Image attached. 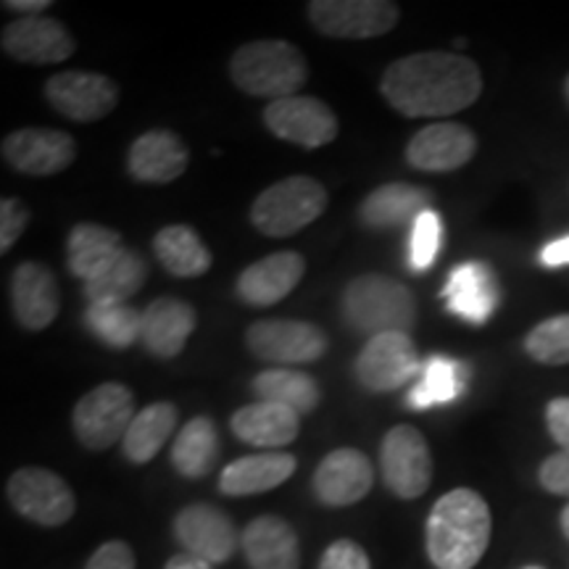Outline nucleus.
Listing matches in <instances>:
<instances>
[{"instance_id":"nucleus-1","label":"nucleus","mask_w":569,"mask_h":569,"mask_svg":"<svg viewBox=\"0 0 569 569\" xmlns=\"http://www.w3.org/2000/svg\"><path fill=\"white\" fill-rule=\"evenodd\" d=\"M380 92L401 117H451L478 101L482 74L478 63L461 53L419 51L390 63Z\"/></svg>"},{"instance_id":"nucleus-2","label":"nucleus","mask_w":569,"mask_h":569,"mask_svg":"<svg viewBox=\"0 0 569 569\" xmlns=\"http://www.w3.org/2000/svg\"><path fill=\"white\" fill-rule=\"evenodd\" d=\"M493 517L478 490H448L430 509L425 528L427 557L438 569H475L486 557Z\"/></svg>"},{"instance_id":"nucleus-3","label":"nucleus","mask_w":569,"mask_h":569,"mask_svg":"<svg viewBox=\"0 0 569 569\" xmlns=\"http://www.w3.org/2000/svg\"><path fill=\"white\" fill-rule=\"evenodd\" d=\"M230 77L234 88L243 90L246 96L282 101L298 96V90L309 80V63L293 42L253 40L232 53Z\"/></svg>"},{"instance_id":"nucleus-4","label":"nucleus","mask_w":569,"mask_h":569,"mask_svg":"<svg viewBox=\"0 0 569 569\" xmlns=\"http://www.w3.org/2000/svg\"><path fill=\"white\" fill-rule=\"evenodd\" d=\"M340 311L353 330L375 338L382 332H409L417 322L415 293L388 274H361L346 284Z\"/></svg>"},{"instance_id":"nucleus-5","label":"nucleus","mask_w":569,"mask_h":569,"mask_svg":"<svg viewBox=\"0 0 569 569\" xmlns=\"http://www.w3.org/2000/svg\"><path fill=\"white\" fill-rule=\"evenodd\" d=\"M327 209V190L315 177L293 174L269 184L251 206V224L267 238H293Z\"/></svg>"},{"instance_id":"nucleus-6","label":"nucleus","mask_w":569,"mask_h":569,"mask_svg":"<svg viewBox=\"0 0 569 569\" xmlns=\"http://www.w3.org/2000/svg\"><path fill=\"white\" fill-rule=\"evenodd\" d=\"M138 417L132 390L122 382H103L74 403L71 430L88 451H106L124 440L132 419Z\"/></svg>"},{"instance_id":"nucleus-7","label":"nucleus","mask_w":569,"mask_h":569,"mask_svg":"<svg viewBox=\"0 0 569 569\" xmlns=\"http://www.w3.org/2000/svg\"><path fill=\"white\" fill-rule=\"evenodd\" d=\"M246 346L269 365H315L327 353V332L301 319H259L246 330Z\"/></svg>"},{"instance_id":"nucleus-8","label":"nucleus","mask_w":569,"mask_h":569,"mask_svg":"<svg viewBox=\"0 0 569 569\" xmlns=\"http://www.w3.org/2000/svg\"><path fill=\"white\" fill-rule=\"evenodd\" d=\"M380 469L386 488L401 501L425 496L432 482V453L417 427H390L380 443Z\"/></svg>"},{"instance_id":"nucleus-9","label":"nucleus","mask_w":569,"mask_h":569,"mask_svg":"<svg viewBox=\"0 0 569 569\" xmlns=\"http://www.w3.org/2000/svg\"><path fill=\"white\" fill-rule=\"evenodd\" d=\"M11 507L40 528H61L77 511L74 490L61 475L42 467H21L6 486Z\"/></svg>"},{"instance_id":"nucleus-10","label":"nucleus","mask_w":569,"mask_h":569,"mask_svg":"<svg viewBox=\"0 0 569 569\" xmlns=\"http://www.w3.org/2000/svg\"><path fill=\"white\" fill-rule=\"evenodd\" d=\"M306 11L319 34L336 40L382 38L401 19V6L390 0H311Z\"/></svg>"},{"instance_id":"nucleus-11","label":"nucleus","mask_w":569,"mask_h":569,"mask_svg":"<svg viewBox=\"0 0 569 569\" xmlns=\"http://www.w3.org/2000/svg\"><path fill=\"white\" fill-rule=\"evenodd\" d=\"M46 98L61 117L90 124L109 117L119 106V84L101 71L69 69L46 82Z\"/></svg>"},{"instance_id":"nucleus-12","label":"nucleus","mask_w":569,"mask_h":569,"mask_svg":"<svg viewBox=\"0 0 569 569\" xmlns=\"http://www.w3.org/2000/svg\"><path fill=\"white\" fill-rule=\"evenodd\" d=\"M417 372L419 359L409 332H382L369 338L353 365L356 380L369 393H390L403 388Z\"/></svg>"},{"instance_id":"nucleus-13","label":"nucleus","mask_w":569,"mask_h":569,"mask_svg":"<svg viewBox=\"0 0 569 569\" xmlns=\"http://www.w3.org/2000/svg\"><path fill=\"white\" fill-rule=\"evenodd\" d=\"M264 124L274 138L293 142L306 151L330 146L340 132L336 111L311 96H290L282 101H272L264 109Z\"/></svg>"},{"instance_id":"nucleus-14","label":"nucleus","mask_w":569,"mask_h":569,"mask_svg":"<svg viewBox=\"0 0 569 569\" xmlns=\"http://www.w3.org/2000/svg\"><path fill=\"white\" fill-rule=\"evenodd\" d=\"M172 530L184 553L209 561L213 567L227 565L243 538L232 519L211 503H190L177 511Z\"/></svg>"},{"instance_id":"nucleus-15","label":"nucleus","mask_w":569,"mask_h":569,"mask_svg":"<svg viewBox=\"0 0 569 569\" xmlns=\"http://www.w3.org/2000/svg\"><path fill=\"white\" fill-rule=\"evenodd\" d=\"M3 161L19 174L53 177L69 169L77 159V142L69 132L48 127H27L6 134L0 142Z\"/></svg>"},{"instance_id":"nucleus-16","label":"nucleus","mask_w":569,"mask_h":569,"mask_svg":"<svg viewBox=\"0 0 569 569\" xmlns=\"http://www.w3.org/2000/svg\"><path fill=\"white\" fill-rule=\"evenodd\" d=\"M375 486L372 461L359 448H338L319 461L311 488L319 503L332 509H343L359 503Z\"/></svg>"},{"instance_id":"nucleus-17","label":"nucleus","mask_w":569,"mask_h":569,"mask_svg":"<svg viewBox=\"0 0 569 569\" xmlns=\"http://www.w3.org/2000/svg\"><path fill=\"white\" fill-rule=\"evenodd\" d=\"M0 48L13 61L48 67L74 56L77 42L59 19L51 17H21L11 21L0 34Z\"/></svg>"},{"instance_id":"nucleus-18","label":"nucleus","mask_w":569,"mask_h":569,"mask_svg":"<svg viewBox=\"0 0 569 569\" xmlns=\"http://www.w3.org/2000/svg\"><path fill=\"white\" fill-rule=\"evenodd\" d=\"M478 153V134L459 122H436L419 130L407 146V161L419 172H457Z\"/></svg>"},{"instance_id":"nucleus-19","label":"nucleus","mask_w":569,"mask_h":569,"mask_svg":"<svg viewBox=\"0 0 569 569\" xmlns=\"http://www.w3.org/2000/svg\"><path fill=\"white\" fill-rule=\"evenodd\" d=\"M306 261L298 251H277L253 261L238 274L234 293L253 309H264L288 298L301 284Z\"/></svg>"},{"instance_id":"nucleus-20","label":"nucleus","mask_w":569,"mask_h":569,"mask_svg":"<svg viewBox=\"0 0 569 569\" xmlns=\"http://www.w3.org/2000/svg\"><path fill=\"white\" fill-rule=\"evenodd\" d=\"M11 306L17 322L30 332H42L61 311L56 274L42 261H21L11 277Z\"/></svg>"},{"instance_id":"nucleus-21","label":"nucleus","mask_w":569,"mask_h":569,"mask_svg":"<svg viewBox=\"0 0 569 569\" xmlns=\"http://www.w3.org/2000/svg\"><path fill=\"white\" fill-rule=\"evenodd\" d=\"M190 151L172 130H148L130 146L127 172L134 182L169 184L188 172Z\"/></svg>"},{"instance_id":"nucleus-22","label":"nucleus","mask_w":569,"mask_h":569,"mask_svg":"<svg viewBox=\"0 0 569 569\" xmlns=\"http://www.w3.org/2000/svg\"><path fill=\"white\" fill-rule=\"evenodd\" d=\"M198 327L196 309L182 298H156L142 311V346L156 359H174Z\"/></svg>"},{"instance_id":"nucleus-23","label":"nucleus","mask_w":569,"mask_h":569,"mask_svg":"<svg viewBox=\"0 0 569 569\" xmlns=\"http://www.w3.org/2000/svg\"><path fill=\"white\" fill-rule=\"evenodd\" d=\"M240 543L251 569H301V540L288 519L277 515L251 519Z\"/></svg>"},{"instance_id":"nucleus-24","label":"nucleus","mask_w":569,"mask_h":569,"mask_svg":"<svg viewBox=\"0 0 569 569\" xmlns=\"http://www.w3.org/2000/svg\"><path fill=\"white\" fill-rule=\"evenodd\" d=\"M448 311L472 325H486L498 306V280L486 261H465L448 274L443 288Z\"/></svg>"},{"instance_id":"nucleus-25","label":"nucleus","mask_w":569,"mask_h":569,"mask_svg":"<svg viewBox=\"0 0 569 569\" xmlns=\"http://www.w3.org/2000/svg\"><path fill=\"white\" fill-rule=\"evenodd\" d=\"M296 467L298 461L293 453H251V457L234 459L232 465L222 469V475H219V490L230 498L267 493V490L280 488L282 482L293 478Z\"/></svg>"},{"instance_id":"nucleus-26","label":"nucleus","mask_w":569,"mask_h":569,"mask_svg":"<svg viewBox=\"0 0 569 569\" xmlns=\"http://www.w3.org/2000/svg\"><path fill=\"white\" fill-rule=\"evenodd\" d=\"M234 438L248 446L277 451L290 446L301 432V415L272 401H256L251 407L238 409L230 419Z\"/></svg>"},{"instance_id":"nucleus-27","label":"nucleus","mask_w":569,"mask_h":569,"mask_svg":"<svg viewBox=\"0 0 569 569\" xmlns=\"http://www.w3.org/2000/svg\"><path fill=\"white\" fill-rule=\"evenodd\" d=\"M432 209V193L407 182L380 184L359 206L361 224L369 230H390V227L415 224L425 211Z\"/></svg>"},{"instance_id":"nucleus-28","label":"nucleus","mask_w":569,"mask_h":569,"mask_svg":"<svg viewBox=\"0 0 569 569\" xmlns=\"http://www.w3.org/2000/svg\"><path fill=\"white\" fill-rule=\"evenodd\" d=\"M124 251L122 234L111 227L96 222H80L71 227L67 238L69 272L82 282L96 280L109 269Z\"/></svg>"},{"instance_id":"nucleus-29","label":"nucleus","mask_w":569,"mask_h":569,"mask_svg":"<svg viewBox=\"0 0 569 569\" xmlns=\"http://www.w3.org/2000/svg\"><path fill=\"white\" fill-rule=\"evenodd\" d=\"M153 253L159 264L172 277L193 280L211 269L213 259L193 227L188 224H169L156 232Z\"/></svg>"},{"instance_id":"nucleus-30","label":"nucleus","mask_w":569,"mask_h":569,"mask_svg":"<svg viewBox=\"0 0 569 569\" xmlns=\"http://www.w3.org/2000/svg\"><path fill=\"white\" fill-rule=\"evenodd\" d=\"M219 430L211 417H193L188 425L180 427L172 443V467L182 478L203 480L213 472L219 461Z\"/></svg>"},{"instance_id":"nucleus-31","label":"nucleus","mask_w":569,"mask_h":569,"mask_svg":"<svg viewBox=\"0 0 569 569\" xmlns=\"http://www.w3.org/2000/svg\"><path fill=\"white\" fill-rule=\"evenodd\" d=\"M177 419H180L177 407L169 401H159L140 409L122 440L124 457L132 465H148V461L156 459V453L161 451L163 443L174 436Z\"/></svg>"},{"instance_id":"nucleus-32","label":"nucleus","mask_w":569,"mask_h":569,"mask_svg":"<svg viewBox=\"0 0 569 569\" xmlns=\"http://www.w3.org/2000/svg\"><path fill=\"white\" fill-rule=\"evenodd\" d=\"M253 393L259 401H272L293 409L296 415H311L322 403V390L311 375L298 369H264L253 377Z\"/></svg>"},{"instance_id":"nucleus-33","label":"nucleus","mask_w":569,"mask_h":569,"mask_svg":"<svg viewBox=\"0 0 569 569\" xmlns=\"http://www.w3.org/2000/svg\"><path fill=\"white\" fill-rule=\"evenodd\" d=\"M419 372H422L419 375V382L409 393V407L417 411L457 401L461 390H465V382H467L465 365L457 359H448L443 353L430 356Z\"/></svg>"},{"instance_id":"nucleus-34","label":"nucleus","mask_w":569,"mask_h":569,"mask_svg":"<svg viewBox=\"0 0 569 569\" xmlns=\"http://www.w3.org/2000/svg\"><path fill=\"white\" fill-rule=\"evenodd\" d=\"M146 280V259L124 248L122 256L101 277L84 282V298H88V303H127L134 293H140Z\"/></svg>"},{"instance_id":"nucleus-35","label":"nucleus","mask_w":569,"mask_h":569,"mask_svg":"<svg viewBox=\"0 0 569 569\" xmlns=\"http://www.w3.org/2000/svg\"><path fill=\"white\" fill-rule=\"evenodd\" d=\"M84 325L103 346L127 351L142 338V311L130 303H88Z\"/></svg>"},{"instance_id":"nucleus-36","label":"nucleus","mask_w":569,"mask_h":569,"mask_svg":"<svg viewBox=\"0 0 569 569\" xmlns=\"http://www.w3.org/2000/svg\"><path fill=\"white\" fill-rule=\"evenodd\" d=\"M525 353L546 367L569 365V315L546 319L525 338Z\"/></svg>"},{"instance_id":"nucleus-37","label":"nucleus","mask_w":569,"mask_h":569,"mask_svg":"<svg viewBox=\"0 0 569 569\" xmlns=\"http://www.w3.org/2000/svg\"><path fill=\"white\" fill-rule=\"evenodd\" d=\"M440 240H443V222H440L438 211H425L422 217L411 224V248H409V261L411 269L425 272L432 261L438 259Z\"/></svg>"},{"instance_id":"nucleus-38","label":"nucleus","mask_w":569,"mask_h":569,"mask_svg":"<svg viewBox=\"0 0 569 569\" xmlns=\"http://www.w3.org/2000/svg\"><path fill=\"white\" fill-rule=\"evenodd\" d=\"M30 227V209L19 198L0 201V253H9Z\"/></svg>"},{"instance_id":"nucleus-39","label":"nucleus","mask_w":569,"mask_h":569,"mask_svg":"<svg viewBox=\"0 0 569 569\" xmlns=\"http://www.w3.org/2000/svg\"><path fill=\"white\" fill-rule=\"evenodd\" d=\"M319 569H372V561L356 540L338 538L325 549L322 559H319Z\"/></svg>"},{"instance_id":"nucleus-40","label":"nucleus","mask_w":569,"mask_h":569,"mask_svg":"<svg viewBox=\"0 0 569 569\" xmlns=\"http://www.w3.org/2000/svg\"><path fill=\"white\" fill-rule=\"evenodd\" d=\"M138 561H134V551L130 543L124 540H106L103 546H98L88 559L84 569H134Z\"/></svg>"},{"instance_id":"nucleus-41","label":"nucleus","mask_w":569,"mask_h":569,"mask_svg":"<svg viewBox=\"0 0 569 569\" xmlns=\"http://www.w3.org/2000/svg\"><path fill=\"white\" fill-rule=\"evenodd\" d=\"M538 480L549 493L569 498V451L551 453V457L540 465Z\"/></svg>"},{"instance_id":"nucleus-42","label":"nucleus","mask_w":569,"mask_h":569,"mask_svg":"<svg viewBox=\"0 0 569 569\" xmlns=\"http://www.w3.org/2000/svg\"><path fill=\"white\" fill-rule=\"evenodd\" d=\"M546 427L561 451H569V398L559 396L546 407Z\"/></svg>"},{"instance_id":"nucleus-43","label":"nucleus","mask_w":569,"mask_h":569,"mask_svg":"<svg viewBox=\"0 0 569 569\" xmlns=\"http://www.w3.org/2000/svg\"><path fill=\"white\" fill-rule=\"evenodd\" d=\"M540 261H543V267H567L569 264V234L567 238H559V240H551L549 246L540 251Z\"/></svg>"},{"instance_id":"nucleus-44","label":"nucleus","mask_w":569,"mask_h":569,"mask_svg":"<svg viewBox=\"0 0 569 569\" xmlns=\"http://www.w3.org/2000/svg\"><path fill=\"white\" fill-rule=\"evenodd\" d=\"M3 9L21 17H42V11L51 9V0H6Z\"/></svg>"},{"instance_id":"nucleus-45","label":"nucleus","mask_w":569,"mask_h":569,"mask_svg":"<svg viewBox=\"0 0 569 569\" xmlns=\"http://www.w3.org/2000/svg\"><path fill=\"white\" fill-rule=\"evenodd\" d=\"M163 569H213V565H209V561L198 559V557H190V553H177V557H172L167 561V567Z\"/></svg>"},{"instance_id":"nucleus-46","label":"nucleus","mask_w":569,"mask_h":569,"mask_svg":"<svg viewBox=\"0 0 569 569\" xmlns=\"http://www.w3.org/2000/svg\"><path fill=\"white\" fill-rule=\"evenodd\" d=\"M559 525H561V532H565V538L569 540V503H567V507H565V509H561Z\"/></svg>"},{"instance_id":"nucleus-47","label":"nucleus","mask_w":569,"mask_h":569,"mask_svg":"<svg viewBox=\"0 0 569 569\" xmlns=\"http://www.w3.org/2000/svg\"><path fill=\"white\" fill-rule=\"evenodd\" d=\"M565 101L569 106V74H567V80H565Z\"/></svg>"},{"instance_id":"nucleus-48","label":"nucleus","mask_w":569,"mask_h":569,"mask_svg":"<svg viewBox=\"0 0 569 569\" xmlns=\"http://www.w3.org/2000/svg\"><path fill=\"white\" fill-rule=\"evenodd\" d=\"M522 569H543V567H538V565H530V567H522Z\"/></svg>"}]
</instances>
